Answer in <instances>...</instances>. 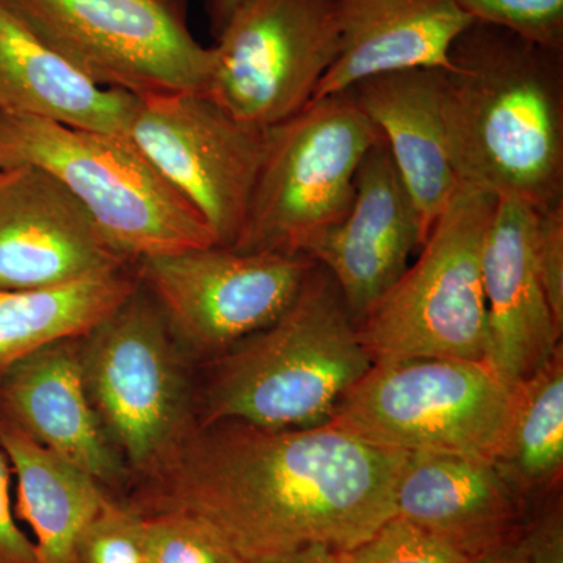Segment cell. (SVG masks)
<instances>
[{"instance_id":"6da1fadb","label":"cell","mask_w":563,"mask_h":563,"mask_svg":"<svg viewBox=\"0 0 563 563\" xmlns=\"http://www.w3.org/2000/svg\"><path fill=\"white\" fill-rule=\"evenodd\" d=\"M407 454L332 424L202 426L132 509L195 521L236 561L324 547L343 553L395 515Z\"/></svg>"},{"instance_id":"7a4b0ae2","label":"cell","mask_w":563,"mask_h":563,"mask_svg":"<svg viewBox=\"0 0 563 563\" xmlns=\"http://www.w3.org/2000/svg\"><path fill=\"white\" fill-rule=\"evenodd\" d=\"M459 185L536 211L563 203V51L474 21L439 69Z\"/></svg>"},{"instance_id":"3957f363","label":"cell","mask_w":563,"mask_h":563,"mask_svg":"<svg viewBox=\"0 0 563 563\" xmlns=\"http://www.w3.org/2000/svg\"><path fill=\"white\" fill-rule=\"evenodd\" d=\"M372 365L339 285L314 262L276 321L222 352L203 396L202 426L328 424Z\"/></svg>"},{"instance_id":"277c9868","label":"cell","mask_w":563,"mask_h":563,"mask_svg":"<svg viewBox=\"0 0 563 563\" xmlns=\"http://www.w3.org/2000/svg\"><path fill=\"white\" fill-rule=\"evenodd\" d=\"M33 165L62 181L125 261L214 246L191 206L128 135L0 111V168Z\"/></svg>"},{"instance_id":"5b68a950","label":"cell","mask_w":563,"mask_h":563,"mask_svg":"<svg viewBox=\"0 0 563 563\" xmlns=\"http://www.w3.org/2000/svg\"><path fill=\"white\" fill-rule=\"evenodd\" d=\"M379 139L351 88L266 129L261 169L232 250L307 255L346 217L355 174Z\"/></svg>"},{"instance_id":"8992f818","label":"cell","mask_w":563,"mask_h":563,"mask_svg":"<svg viewBox=\"0 0 563 563\" xmlns=\"http://www.w3.org/2000/svg\"><path fill=\"white\" fill-rule=\"evenodd\" d=\"M496 199L459 188L421 254L357 325L373 363L412 357L484 362L483 247Z\"/></svg>"},{"instance_id":"52a82bcc","label":"cell","mask_w":563,"mask_h":563,"mask_svg":"<svg viewBox=\"0 0 563 563\" xmlns=\"http://www.w3.org/2000/svg\"><path fill=\"white\" fill-rule=\"evenodd\" d=\"M512 388L484 362L412 357L373 363L344 393L328 424L404 454L493 459Z\"/></svg>"},{"instance_id":"ba28073f","label":"cell","mask_w":563,"mask_h":563,"mask_svg":"<svg viewBox=\"0 0 563 563\" xmlns=\"http://www.w3.org/2000/svg\"><path fill=\"white\" fill-rule=\"evenodd\" d=\"M88 79L139 99L202 91L213 68L190 0H2Z\"/></svg>"},{"instance_id":"9c48e42d","label":"cell","mask_w":563,"mask_h":563,"mask_svg":"<svg viewBox=\"0 0 563 563\" xmlns=\"http://www.w3.org/2000/svg\"><path fill=\"white\" fill-rule=\"evenodd\" d=\"M214 41L203 95L266 131L306 109L332 68L335 0H244Z\"/></svg>"},{"instance_id":"30bf717a","label":"cell","mask_w":563,"mask_h":563,"mask_svg":"<svg viewBox=\"0 0 563 563\" xmlns=\"http://www.w3.org/2000/svg\"><path fill=\"white\" fill-rule=\"evenodd\" d=\"M161 307L140 284L80 344L88 395L107 435L139 468L173 450L184 380Z\"/></svg>"},{"instance_id":"8fae6325","label":"cell","mask_w":563,"mask_h":563,"mask_svg":"<svg viewBox=\"0 0 563 563\" xmlns=\"http://www.w3.org/2000/svg\"><path fill=\"white\" fill-rule=\"evenodd\" d=\"M128 136L198 210L217 246L242 233L265 131L236 121L202 91L139 99Z\"/></svg>"},{"instance_id":"7c38bea8","label":"cell","mask_w":563,"mask_h":563,"mask_svg":"<svg viewBox=\"0 0 563 563\" xmlns=\"http://www.w3.org/2000/svg\"><path fill=\"white\" fill-rule=\"evenodd\" d=\"M313 263L307 255L214 244L141 261L139 280L185 342L221 355L276 321Z\"/></svg>"},{"instance_id":"4fadbf2b","label":"cell","mask_w":563,"mask_h":563,"mask_svg":"<svg viewBox=\"0 0 563 563\" xmlns=\"http://www.w3.org/2000/svg\"><path fill=\"white\" fill-rule=\"evenodd\" d=\"M129 265L62 181L33 165L0 169V288L58 287Z\"/></svg>"},{"instance_id":"5bb4252c","label":"cell","mask_w":563,"mask_h":563,"mask_svg":"<svg viewBox=\"0 0 563 563\" xmlns=\"http://www.w3.org/2000/svg\"><path fill=\"white\" fill-rule=\"evenodd\" d=\"M422 243L417 209L380 135L355 174L346 217L310 247L307 257L331 274L358 325L401 279Z\"/></svg>"},{"instance_id":"9a60e30c","label":"cell","mask_w":563,"mask_h":563,"mask_svg":"<svg viewBox=\"0 0 563 563\" xmlns=\"http://www.w3.org/2000/svg\"><path fill=\"white\" fill-rule=\"evenodd\" d=\"M537 211L496 199L485 232L483 282L487 306L484 363L509 388L523 383L562 346L536 263Z\"/></svg>"},{"instance_id":"2e32d148","label":"cell","mask_w":563,"mask_h":563,"mask_svg":"<svg viewBox=\"0 0 563 563\" xmlns=\"http://www.w3.org/2000/svg\"><path fill=\"white\" fill-rule=\"evenodd\" d=\"M526 504L492 459L470 454H407L395 492V515L470 559L515 542Z\"/></svg>"},{"instance_id":"e0dca14e","label":"cell","mask_w":563,"mask_h":563,"mask_svg":"<svg viewBox=\"0 0 563 563\" xmlns=\"http://www.w3.org/2000/svg\"><path fill=\"white\" fill-rule=\"evenodd\" d=\"M339 55L313 101L379 74L443 69L474 20L457 0H335Z\"/></svg>"},{"instance_id":"ac0fdd59","label":"cell","mask_w":563,"mask_h":563,"mask_svg":"<svg viewBox=\"0 0 563 563\" xmlns=\"http://www.w3.org/2000/svg\"><path fill=\"white\" fill-rule=\"evenodd\" d=\"M79 350L65 340L33 352L2 374L0 396L11 422L35 442L99 484L114 483L120 461L92 407Z\"/></svg>"},{"instance_id":"d6986e66","label":"cell","mask_w":563,"mask_h":563,"mask_svg":"<svg viewBox=\"0 0 563 563\" xmlns=\"http://www.w3.org/2000/svg\"><path fill=\"white\" fill-rule=\"evenodd\" d=\"M351 91L387 141L426 242L461 188L448 155L439 69L379 74L358 81Z\"/></svg>"},{"instance_id":"ffe728a7","label":"cell","mask_w":563,"mask_h":563,"mask_svg":"<svg viewBox=\"0 0 563 563\" xmlns=\"http://www.w3.org/2000/svg\"><path fill=\"white\" fill-rule=\"evenodd\" d=\"M139 98L101 87L0 0V111L128 135Z\"/></svg>"},{"instance_id":"44dd1931","label":"cell","mask_w":563,"mask_h":563,"mask_svg":"<svg viewBox=\"0 0 563 563\" xmlns=\"http://www.w3.org/2000/svg\"><path fill=\"white\" fill-rule=\"evenodd\" d=\"M0 446L16 476L18 515L31 526L40 563H70L81 531L109 496L95 477L11 421H0Z\"/></svg>"},{"instance_id":"7402d4cb","label":"cell","mask_w":563,"mask_h":563,"mask_svg":"<svg viewBox=\"0 0 563 563\" xmlns=\"http://www.w3.org/2000/svg\"><path fill=\"white\" fill-rule=\"evenodd\" d=\"M139 287L125 266L58 287L0 288V374L51 344L84 339Z\"/></svg>"},{"instance_id":"603a6c76","label":"cell","mask_w":563,"mask_h":563,"mask_svg":"<svg viewBox=\"0 0 563 563\" xmlns=\"http://www.w3.org/2000/svg\"><path fill=\"white\" fill-rule=\"evenodd\" d=\"M510 485L529 496L555 490L563 470V352L512 388L509 415L492 459Z\"/></svg>"},{"instance_id":"cb8c5ba5","label":"cell","mask_w":563,"mask_h":563,"mask_svg":"<svg viewBox=\"0 0 563 563\" xmlns=\"http://www.w3.org/2000/svg\"><path fill=\"white\" fill-rule=\"evenodd\" d=\"M470 558L435 533L393 515L363 542L339 555V563H466Z\"/></svg>"},{"instance_id":"d4e9b609","label":"cell","mask_w":563,"mask_h":563,"mask_svg":"<svg viewBox=\"0 0 563 563\" xmlns=\"http://www.w3.org/2000/svg\"><path fill=\"white\" fill-rule=\"evenodd\" d=\"M146 563H233L195 521L176 514L141 515Z\"/></svg>"},{"instance_id":"484cf974","label":"cell","mask_w":563,"mask_h":563,"mask_svg":"<svg viewBox=\"0 0 563 563\" xmlns=\"http://www.w3.org/2000/svg\"><path fill=\"white\" fill-rule=\"evenodd\" d=\"M70 563H146L141 515L110 498L81 531Z\"/></svg>"},{"instance_id":"4316f807","label":"cell","mask_w":563,"mask_h":563,"mask_svg":"<svg viewBox=\"0 0 563 563\" xmlns=\"http://www.w3.org/2000/svg\"><path fill=\"white\" fill-rule=\"evenodd\" d=\"M476 22L563 51V0H457Z\"/></svg>"},{"instance_id":"83f0119b","label":"cell","mask_w":563,"mask_h":563,"mask_svg":"<svg viewBox=\"0 0 563 563\" xmlns=\"http://www.w3.org/2000/svg\"><path fill=\"white\" fill-rule=\"evenodd\" d=\"M536 263L555 324L563 331V203L537 211Z\"/></svg>"},{"instance_id":"f1b7e54d","label":"cell","mask_w":563,"mask_h":563,"mask_svg":"<svg viewBox=\"0 0 563 563\" xmlns=\"http://www.w3.org/2000/svg\"><path fill=\"white\" fill-rule=\"evenodd\" d=\"M520 542L528 563H563L561 499H553L540 509L533 520H526Z\"/></svg>"},{"instance_id":"f546056e","label":"cell","mask_w":563,"mask_h":563,"mask_svg":"<svg viewBox=\"0 0 563 563\" xmlns=\"http://www.w3.org/2000/svg\"><path fill=\"white\" fill-rule=\"evenodd\" d=\"M10 479V461L0 446V563H40L35 544L14 520Z\"/></svg>"},{"instance_id":"4dcf8cb0","label":"cell","mask_w":563,"mask_h":563,"mask_svg":"<svg viewBox=\"0 0 563 563\" xmlns=\"http://www.w3.org/2000/svg\"><path fill=\"white\" fill-rule=\"evenodd\" d=\"M336 551L324 547L309 548L287 558L269 559V561H235L233 563H339Z\"/></svg>"},{"instance_id":"1f68e13d","label":"cell","mask_w":563,"mask_h":563,"mask_svg":"<svg viewBox=\"0 0 563 563\" xmlns=\"http://www.w3.org/2000/svg\"><path fill=\"white\" fill-rule=\"evenodd\" d=\"M243 2L244 0H209L207 11H209L210 33L214 40L224 31L232 14Z\"/></svg>"},{"instance_id":"d6a6232c","label":"cell","mask_w":563,"mask_h":563,"mask_svg":"<svg viewBox=\"0 0 563 563\" xmlns=\"http://www.w3.org/2000/svg\"><path fill=\"white\" fill-rule=\"evenodd\" d=\"M466 563H528L526 562V554L523 544L518 537L515 542L504 544L498 550H493L490 553L477 555V558L470 559Z\"/></svg>"},{"instance_id":"836d02e7","label":"cell","mask_w":563,"mask_h":563,"mask_svg":"<svg viewBox=\"0 0 563 563\" xmlns=\"http://www.w3.org/2000/svg\"><path fill=\"white\" fill-rule=\"evenodd\" d=\"M0 169H2V168H0Z\"/></svg>"}]
</instances>
